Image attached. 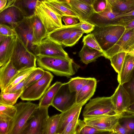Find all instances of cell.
<instances>
[{"label":"cell","instance_id":"40","mask_svg":"<svg viewBox=\"0 0 134 134\" xmlns=\"http://www.w3.org/2000/svg\"><path fill=\"white\" fill-rule=\"evenodd\" d=\"M122 85L129 95L131 104L134 102V68L129 80Z\"/></svg>","mask_w":134,"mask_h":134},{"label":"cell","instance_id":"5","mask_svg":"<svg viewBox=\"0 0 134 134\" xmlns=\"http://www.w3.org/2000/svg\"><path fill=\"white\" fill-rule=\"evenodd\" d=\"M10 59L18 70L36 67L37 57L27 47L17 35L15 47Z\"/></svg>","mask_w":134,"mask_h":134},{"label":"cell","instance_id":"15","mask_svg":"<svg viewBox=\"0 0 134 134\" xmlns=\"http://www.w3.org/2000/svg\"><path fill=\"white\" fill-rule=\"evenodd\" d=\"M110 97L118 115H121L125 112L130 104L129 95L122 85L119 84Z\"/></svg>","mask_w":134,"mask_h":134},{"label":"cell","instance_id":"52","mask_svg":"<svg viewBox=\"0 0 134 134\" xmlns=\"http://www.w3.org/2000/svg\"><path fill=\"white\" fill-rule=\"evenodd\" d=\"M7 0H0V12L6 6Z\"/></svg>","mask_w":134,"mask_h":134},{"label":"cell","instance_id":"29","mask_svg":"<svg viewBox=\"0 0 134 134\" xmlns=\"http://www.w3.org/2000/svg\"><path fill=\"white\" fill-rule=\"evenodd\" d=\"M113 12L121 15L134 10V0H116L111 7Z\"/></svg>","mask_w":134,"mask_h":134},{"label":"cell","instance_id":"24","mask_svg":"<svg viewBox=\"0 0 134 134\" xmlns=\"http://www.w3.org/2000/svg\"><path fill=\"white\" fill-rule=\"evenodd\" d=\"M134 68V57L127 53L121 72L118 76V81L119 84L122 85L129 80Z\"/></svg>","mask_w":134,"mask_h":134},{"label":"cell","instance_id":"32","mask_svg":"<svg viewBox=\"0 0 134 134\" xmlns=\"http://www.w3.org/2000/svg\"><path fill=\"white\" fill-rule=\"evenodd\" d=\"M118 122L129 132L134 134V115L124 113L121 115Z\"/></svg>","mask_w":134,"mask_h":134},{"label":"cell","instance_id":"8","mask_svg":"<svg viewBox=\"0 0 134 134\" xmlns=\"http://www.w3.org/2000/svg\"><path fill=\"white\" fill-rule=\"evenodd\" d=\"M53 77L49 71L45 70L41 79L24 90L20 97L21 99L30 101L40 99L49 87Z\"/></svg>","mask_w":134,"mask_h":134},{"label":"cell","instance_id":"10","mask_svg":"<svg viewBox=\"0 0 134 134\" xmlns=\"http://www.w3.org/2000/svg\"><path fill=\"white\" fill-rule=\"evenodd\" d=\"M121 115H101L83 117V120L88 125L106 132L111 133L118 122Z\"/></svg>","mask_w":134,"mask_h":134},{"label":"cell","instance_id":"13","mask_svg":"<svg viewBox=\"0 0 134 134\" xmlns=\"http://www.w3.org/2000/svg\"><path fill=\"white\" fill-rule=\"evenodd\" d=\"M17 36L27 47L34 54L36 46L34 44L31 17H25L14 29Z\"/></svg>","mask_w":134,"mask_h":134},{"label":"cell","instance_id":"48","mask_svg":"<svg viewBox=\"0 0 134 134\" xmlns=\"http://www.w3.org/2000/svg\"><path fill=\"white\" fill-rule=\"evenodd\" d=\"M62 19L66 26L73 25L77 24L79 23V19L69 16H64Z\"/></svg>","mask_w":134,"mask_h":134},{"label":"cell","instance_id":"53","mask_svg":"<svg viewBox=\"0 0 134 134\" xmlns=\"http://www.w3.org/2000/svg\"><path fill=\"white\" fill-rule=\"evenodd\" d=\"M85 3L92 5L95 0H76Z\"/></svg>","mask_w":134,"mask_h":134},{"label":"cell","instance_id":"54","mask_svg":"<svg viewBox=\"0 0 134 134\" xmlns=\"http://www.w3.org/2000/svg\"><path fill=\"white\" fill-rule=\"evenodd\" d=\"M122 15L124 16H134V10L129 13Z\"/></svg>","mask_w":134,"mask_h":134},{"label":"cell","instance_id":"36","mask_svg":"<svg viewBox=\"0 0 134 134\" xmlns=\"http://www.w3.org/2000/svg\"><path fill=\"white\" fill-rule=\"evenodd\" d=\"M23 91L15 93H5L1 92L0 94V103L13 105L16 103Z\"/></svg>","mask_w":134,"mask_h":134},{"label":"cell","instance_id":"51","mask_svg":"<svg viewBox=\"0 0 134 134\" xmlns=\"http://www.w3.org/2000/svg\"><path fill=\"white\" fill-rule=\"evenodd\" d=\"M126 30H128L134 28V19L127 24L125 26Z\"/></svg>","mask_w":134,"mask_h":134},{"label":"cell","instance_id":"56","mask_svg":"<svg viewBox=\"0 0 134 134\" xmlns=\"http://www.w3.org/2000/svg\"><path fill=\"white\" fill-rule=\"evenodd\" d=\"M108 3L109 4L111 7L115 3L116 0H106Z\"/></svg>","mask_w":134,"mask_h":134},{"label":"cell","instance_id":"1","mask_svg":"<svg viewBox=\"0 0 134 134\" xmlns=\"http://www.w3.org/2000/svg\"><path fill=\"white\" fill-rule=\"evenodd\" d=\"M37 64L39 67L57 76L68 77L75 73L77 66L69 57L38 56H37Z\"/></svg>","mask_w":134,"mask_h":134},{"label":"cell","instance_id":"60","mask_svg":"<svg viewBox=\"0 0 134 134\" xmlns=\"http://www.w3.org/2000/svg\"><path fill=\"white\" fill-rule=\"evenodd\" d=\"M8 1V3H8H9L11 1V0H7Z\"/></svg>","mask_w":134,"mask_h":134},{"label":"cell","instance_id":"37","mask_svg":"<svg viewBox=\"0 0 134 134\" xmlns=\"http://www.w3.org/2000/svg\"><path fill=\"white\" fill-rule=\"evenodd\" d=\"M44 71L42 68L36 67L25 79V89L41 79L44 75Z\"/></svg>","mask_w":134,"mask_h":134},{"label":"cell","instance_id":"9","mask_svg":"<svg viewBox=\"0 0 134 134\" xmlns=\"http://www.w3.org/2000/svg\"><path fill=\"white\" fill-rule=\"evenodd\" d=\"M48 108L38 106L28 120L21 134H44L46 122L49 116Z\"/></svg>","mask_w":134,"mask_h":134},{"label":"cell","instance_id":"18","mask_svg":"<svg viewBox=\"0 0 134 134\" xmlns=\"http://www.w3.org/2000/svg\"><path fill=\"white\" fill-rule=\"evenodd\" d=\"M75 103L71 107L61 112V116L56 134H61L65 127L77 116L80 114L82 107L87 103Z\"/></svg>","mask_w":134,"mask_h":134},{"label":"cell","instance_id":"39","mask_svg":"<svg viewBox=\"0 0 134 134\" xmlns=\"http://www.w3.org/2000/svg\"><path fill=\"white\" fill-rule=\"evenodd\" d=\"M82 42L83 43V44L103 52L98 43L92 33L84 36L82 40Z\"/></svg>","mask_w":134,"mask_h":134},{"label":"cell","instance_id":"22","mask_svg":"<svg viewBox=\"0 0 134 134\" xmlns=\"http://www.w3.org/2000/svg\"><path fill=\"white\" fill-rule=\"evenodd\" d=\"M75 13L79 17V19L87 21L94 12L92 5L76 0H66Z\"/></svg>","mask_w":134,"mask_h":134},{"label":"cell","instance_id":"21","mask_svg":"<svg viewBox=\"0 0 134 134\" xmlns=\"http://www.w3.org/2000/svg\"><path fill=\"white\" fill-rule=\"evenodd\" d=\"M97 81L94 78L89 77L78 93L76 95L75 103L87 102L93 95L96 91Z\"/></svg>","mask_w":134,"mask_h":134},{"label":"cell","instance_id":"58","mask_svg":"<svg viewBox=\"0 0 134 134\" xmlns=\"http://www.w3.org/2000/svg\"><path fill=\"white\" fill-rule=\"evenodd\" d=\"M65 2L66 1V0H55Z\"/></svg>","mask_w":134,"mask_h":134},{"label":"cell","instance_id":"38","mask_svg":"<svg viewBox=\"0 0 134 134\" xmlns=\"http://www.w3.org/2000/svg\"><path fill=\"white\" fill-rule=\"evenodd\" d=\"M79 23L72 32L70 38L65 46L71 47L75 44L84 33L79 27Z\"/></svg>","mask_w":134,"mask_h":134},{"label":"cell","instance_id":"46","mask_svg":"<svg viewBox=\"0 0 134 134\" xmlns=\"http://www.w3.org/2000/svg\"><path fill=\"white\" fill-rule=\"evenodd\" d=\"M79 27L84 33L91 32L94 29L95 26L87 21L79 19Z\"/></svg>","mask_w":134,"mask_h":134},{"label":"cell","instance_id":"17","mask_svg":"<svg viewBox=\"0 0 134 134\" xmlns=\"http://www.w3.org/2000/svg\"><path fill=\"white\" fill-rule=\"evenodd\" d=\"M78 24L71 26L63 25L62 27L48 33L47 37L55 42L65 46Z\"/></svg>","mask_w":134,"mask_h":134},{"label":"cell","instance_id":"4","mask_svg":"<svg viewBox=\"0 0 134 134\" xmlns=\"http://www.w3.org/2000/svg\"><path fill=\"white\" fill-rule=\"evenodd\" d=\"M35 14L40 19L48 33L63 25L62 21L63 16L43 0L37 1Z\"/></svg>","mask_w":134,"mask_h":134},{"label":"cell","instance_id":"28","mask_svg":"<svg viewBox=\"0 0 134 134\" xmlns=\"http://www.w3.org/2000/svg\"><path fill=\"white\" fill-rule=\"evenodd\" d=\"M38 0H16L12 5L20 9L25 17H30L35 14Z\"/></svg>","mask_w":134,"mask_h":134},{"label":"cell","instance_id":"31","mask_svg":"<svg viewBox=\"0 0 134 134\" xmlns=\"http://www.w3.org/2000/svg\"><path fill=\"white\" fill-rule=\"evenodd\" d=\"M106 132L94 127L87 124L83 120L79 119L76 130V134H93Z\"/></svg>","mask_w":134,"mask_h":134},{"label":"cell","instance_id":"26","mask_svg":"<svg viewBox=\"0 0 134 134\" xmlns=\"http://www.w3.org/2000/svg\"><path fill=\"white\" fill-rule=\"evenodd\" d=\"M63 84L61 82L57 81L49 87L40 99L38 106L49 108L51 105L55 96Z\"/></svg>","mask_w":134,"mask_h":134},{"label":"cell","instance_id":"34","mask_svg":"<svg viewBox=\"0 0 134 134\" xmlns=\"http://www.w3.org/2000/svg\"><path fill=\"white\" fill-rule=\"evenodd\" d=\"M36 68H25L18 70L17 73L4 90L8 89L23 81Z\"/></svg>","mask_w":134,"mask_h":134},{"label":"cell","instance_id":"35","mask_svg":"<svg viewBox=\"0 0 134 134\" xmlns=\"http://www.w3.org/2000/svg\"><path fill=\"white\" fill-rule=\"evenodd\" d=\"M88 79L79 77L71 78L67 82L69 91L71 93L75 92L76 95Z\"/></svg>","mask_w":134,"mask_h":134},{"label":"cell","instance_id":"57","mask_svg":"<svg viewBox=\"0 0 134 134\" xmlns=\"http://www.w3.org/2000/svg\"><path fill=\"white\" fill-rule=\"evenodd\" d=\"M15 1L16 0H11L10 3L7 4L6 6L4 8H6L12 5Z\"/></svg>","mask_w":134,"mask_h":134},{"label":"cell","instance_id":"30","mask_svg":"<svg viewBox=\"0 0 134 134\" xmlns=\"http://www.w3.org/2000/svg\"><path fill=\"white\" fill-rule=\"evenodd\" d=\"M61 116V114L49 116L46 122L44 134H56Z\"/></svg>","mask_w":134,"mask_h":134},{"label":"cell","instance_id":"41","mask_svg":"<svg viewBox=\"0 0 134 134\" xmlns=\"http://www.w3.org/2000/svg\"><path fill=\"white\" fill-rule=\"evenodd\" d=\"M16 111L15 105H8L0 103V114H4L12 118L15 115Z\"/></svg>","mask_w":134,"mask_h":134},{"label":"cell","instance_id":"14","mask_svg":"<svg viewBox=\"0 0 134 134\" xmlns=\"http://www.w3.org/2000/svg\"><path fill=\"white\" fill-rule=\"evenodd\" d=\"M134 45V28L127 30L118 41L113 47L103 52V56L109 59L114 54L130 50Z\"/></svg>","mask_w":134,"mask_h":134},{"label":"cell","instance_id":"50","mask_svg":"<svg viewBox=\"0 0 134 134\" xmlns=\"http://www.w3.org/2000/svg\"><path fill=\"white\" fill-rule=\"evenodd\" d=\"M125 113L129 114L134 115V102L130 105Z\"/></svg>","mask_w":134,"mask_h":134},{"label":"cell","instance_id":"6","mask_svg":"<svg viewBox=\"0 0 134 134\" xmlns=\"http://www.w3.org/2000/svg\"><path fill=\"white\" fill-rule=\"evenodd\" d=\"M96 26L104 27L111 25L125 26L131 21L129 16L114 13L108 3L105 9L98 13L94 12L87 20Z\"/></svg>","mask_w":134,"mask_h":134},{"label":"cell","instance_id":"44","mask_svg":"<svg viewBox=\"0 0 134 134\" xmlns=\"http://www.w3.org/2000/svg\"><path fill=\"white\" fill-rule=\"evenodd\" d=\"M0 35L6 36L17 35L14 29L10 26L1 23H0Z\"/></svg>","mask_w":134,"mask_h":134},{"label":"cell","instance_id":"42","mask_svg":"<svg viewBox=\"0 0 134 134\" xmlns=\"http://www.w3.org/2000/svg\"><path fill=\"white\" fill-rule=\"evenodd\" d=\"M80 114L75 118L65 127L61 134H76V130Z\"/></svg>","mask_w":134,"mask_h":134},{"label":"cell","instance_id":"59","mask_svg":"<svg viewBox=\"0 0 134 134\" xmlns=\"http://www.w3.org/2000/svg\"><path fill=\"white\" fill-rule=\"evenodd\" d=\"M132 49H134V45L131 47V49L130 50Z\"/></svg>","mask_w":134,"mask_h":134},{"label":"cell","instance_id":"47","mask_svg":"<svg viewBox=\"0 0 134 134\" xmlns=\"http://www.w3.org/2000/svg\"><path fill=\"white\" fill-rule=\"evenodd\" d=\"M25 79L11 88L4 90L2 92L5 93H15L23 91L25 89Z\"/></svg>","mask_w":134,"mask_h":134},{"label":"cell","instance_id":"33","mask_svg":"<svg viewBox=\"0 0 134 134\" xmlns=\"http://www.w3.org/2000/svg\"><path fill=\"white\" fill-rule=\"evenodd\" d=\"M126 54V52H120L114 54L109 59L111 65L118 75L121 72Z\"/></svg>","mask_w":134,"mask_h":134},{"label":"cell","instance_id":"12","mask_svg":"<svg viewBox=\"0 0 134 134\" xmlns=\"http://www.w3.org/2000/svg\"><path fill=\"white\" fill-rule=\"evenodd\" d=\"M34 54L37 57L44 56L63 58L69 57L62 45L52 40L47 37L36 46Z\"/></svg>","mask_w":134,"mask_h":134},{"label":"cell","instance_id":"45","mask_svg":"<svg viewBox=\"0 0 134 134\" xmlns=\"http://www.w3.org/2000/svg\"><path fill=\"white\" fill-rule=\"evenodd\" d=\"M108 3L106 0H95L92 5L94 12L98 13L103 11Z\"/></svg>","mask_w":134,"mask_h":134},{"label":"cell","instance_id":"20","mask_svg":"<svg viewBox=\"0 0 134 134\" xmlns=\"http://www.w3.org/2000/svg\"><path fill=\"white\" fill-rule=\"evenodd\" d=\"M10 59L0 67V88L3 91L10 83L18 72Z\"/></svg>","mask_w":134,"mask_h":134},{"label":"cell","instance_id":"2","mask_svg":"<svg viewBox=\"0 0 134 134\" xmlns=\"http://www.w3.org/2000/svg\"><path fill=\"white\" fill-rule=\"evenodd\" d=\"M125 31V26L120 25H111L101 27L95 26L91 33L103 52L115 44Z\"/></svg>","mask_w":134,"mask_h":134},{"label":"cell","instance_id":"16","mask_svg":"<svg viewBox=\"0 0 134 134\" xmlns=\"http://www.w3.org/2000/svg\"><path fill=\"white\" fill-rule=\"evenodd\" d=\"M25 17L20 9L11 5L0 12V23L7 25L14 29Z\"/></svg>","mask_w":134,"mask_h":134},{"label":"cell","instance_id":"3","mask_svg":"<svg viewBox=\"0 0 134 134\" xmlns=\"http://www.w3.org/2000/svg\"><path fill=\"white\" fill-rule=\"evenodd\" d=\"M15 106L16 112L10 121L8 134H21L28 120L38 105L28 101L19 102Z\"/></svg>","mask_w":134,"mask_h":134},{"label":"cell","instance_id":"49","mask_svg":"<svg viewBox=\"0 0 134 134\" xmlns=\"http://www.w3.org/2000/svg\"><path fill=\"white\" fill-rule=\"evenodd\" d=\"M111 134H129L128 131L118 122L113 128Z\"/></svg>","mask_w":134,"mask_h":134},{"label":"cell","instance_id":"27","mask_svg":"<svg viewBox=\"0 0 134 134\" xmlns=\"http://www.w3.org/2000/svg\"><path fill=\"white\" fill-rule=\"evenodd\" d=\"M79 54L81 61L85 64L94 62L99 57L103 56V52L84 44Z\"/></svg>","mask_w":134,"mask_h":134},{"label":"cell","instance_id":"7","mask_svg":"<svg viewBox=\"0 0 134 134\" xmlns=\"http://www.w3.org/2000/svg\"><path fill=\"white\" fill-rule=\"evenodd\" d=\"M116 114L110 97H104L90 99L84 108L82 115L86 117Z\"/></svg>","mask_w":134,"mask_h":134},{"label":"cell","instance_id":"55","mask_svg":"<svg viewBox=\"0 0 134 134\" xmlns=\"http://www.w3.org/2000/svg\"><path fill=\"white\" fill-rule=\"evenodd\" d=\"M126 52L129 54L134 57V49L130 50Z\"/></svg>","mask_w":134,"mask_h":134},{"label":"cell","instance_id":"25","mask_svg":"<svg viewBox=\"0 0 134 134\" xmlns=\"http://www.w3.org/2000/svg\"><path fill=\"white\" fill-rule=\"evenodd\" d=\"M43 0L49 4L62 16H69L79 19V15L66 1H60L55 0Z\"/></svg>","mask_w":134,"mask_h":134},{"label":"cell","instance_id":"43","mask_svg":"<svg viewBox=\"0 0 134 134\" xmlns=\"http://www.w3.org/2000/svg\"><path fill=\"white\" fill-rule=\"evenodd\" d=\"M12 118L0 114V134H8L10 121Z\"/></svg>","mask_w":134,"mask_h":134},{"label":"cell","instance_id":"11","mask_svg":"<svg viewBox=\"0 0 134 134\" xmlns=\"http://www.w3.org/2000/svg\"><path fill=\"white\" fill-rule=\"evenodd\" d=\"M76 93L71 92L68 83H63L55 96L51 105L61 112L75 103Z\"/></svg>","mask_w":134,"mask_h":134},{"label":"cell","instance_id":"19","mask_svg":"<svg viewBox=\"0 0 134 134\" xmlns=\"http://www.w3.org/2000/svg\"><path fill=\"white\" fill-rule=\"evenodd\" d=\"M16 36H5L0 41V67L10 59L15 47Z\"/></svg>","mask_w":134,"mask_h":134},{"label":"cell","instance_id":"23","mask_svg":"<svg viewBox=\"0 0 134 134\" xmlns=\"http://www.w3.org/2000/svg\"><path fill=\"white\" fill-rule=\"evenodd\" d=\"M33 30L34 44L36 46L47 37V32L44 25L36 14L31 17Z\"/></svg>","mask_w":134,"mask_h":134}]
</instances>
